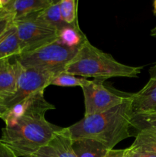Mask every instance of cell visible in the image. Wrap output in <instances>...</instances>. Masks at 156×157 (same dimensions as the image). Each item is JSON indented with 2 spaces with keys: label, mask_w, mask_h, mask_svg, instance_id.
Listing matches in <instances>:
<instances>
[{
  "label": "cell",
  "mask_w": 156,
  "mask_h": 157,
  "mask_svg": "<svg viewBox=\"0 0 156 157\" xmlns=\"http://www.w3.org/2000/svg\"><path fill=\"white\" fill-rule=\"evenodd\" d=\"M133 113L150 112L156 107V79L150 78L137 93L132 94Z\"/></svg>",
  "instance_id": "8fae6325"
},
{
  "label": "cell",
  "mask_w": 156,
  "mask_h": 157,
  "mask_svg": "<svg viewBox=\"0 0 156 157\" xmlns=\"http://www.w3.org/2000/svg\"><path fill=\"white\" fill-rule=\"evenodd\" d=\"M13 16L3 7L0 6V37L13 25Z\"/></svg>",
  "instance_id": "ffe728a7"
},
{
  "label": "cell",
  "mask_w": 156,
  "mask_h": 157,
  "mask_svg": "<svg viewBox=\"0 0 156 157\" xmlns=\"http://www.w3.org/2000/svg\"><path fill=\"white\" fill-rule=\"evenodd\" d=\"M85 38L87 37L80 29L67 26L58 32V41L67 47L78 48Z\"/></svg>",
  "instance_id": "2e32d148"
},
{
  "label": "cell",
  "mask_w": 156,
  "mask_h": 157,
  "mask_svg": "<svg viewBox=\"0 0 156 157\" xmlns=\"http://www.w3.org/2000/svg\"><path fill=\"white\" fill-rule=\"evenodd\" d=\"M78 4L76 0H60L59 6L61 17L69 26L80 29L78 21Z\"/></svg>",
  "instance_id": "9a60e30c"
},
{
  "label": "cell",
  "mask_w": 156,
  "mask_h": 157,
  "mask_svg": "<svg viewBox=\"0 0 156 157\" xmlns=\"http://www.w3.org/2000/svg\"><path fill=\"white\" fill-rule=\"evenodd\" d=\"M59 2L60 0L54 1L44 10L33 15L35 19L41 25L58 32L67 26H69L64 22L61 17Z\"/></svg>",
  "instance_id": "4fadbf2b"
},
{
  "label": "cell",
  "mask_w": 156,
  "mask_h": 157,
  "mask_svg": "<svg viewBox=\"0 0 156 157\" xmlns=\"http://www.w3.org/2000/svg\"><path fill=\"white\" fill-rule=\"evenodd\" d=\"M0 157H17L12 150L5 145L0 140Z\"/></svg>",
  "instance_id": "7402d4cb"
},
{
  "label": "cell",
  "mask_w": 156,
  "mask_h": 157,
  "mask_svg": "<svg viewBox=\"0 0 156 157\" xmlns=\"http://www.w3.org/2000/svg\"><path fill=\"white\" fill-rule=\"evenodd\" d=\"M123 157H156V154L131 146L128 148L125 149Z\"/></svg>",
  "instance_id": "44dd1931"
},
{
  "label": "cell",
  "mask_w": 156,
  "mask_h": 157,
  "mask_svg": "<svg viewBox=\"0 0 156 157\" xmlns=\"http://www.w3.org/2000/svg\"><path fill=\"white\" fill-rule=\"evenodd\" d=\"M150 112H154V113H156V107H154V108L153 109V110H151V111H150Z\"/></svg>",
  "instance_id": "4316f807"
},
{
  "label": "cell",
  "mask_w": 156,
  "mask_h": 157,
  "mask_svg": "<svg viewBox=\"0 0 156 157\" xmlns=\"http://www.w3.org/2000/svg\"><path fill=\"white\" fill-rule=\"evenodd\" d=\"M8 110H9V107L6 105V102L3 100L0 99V118L2 119L3 117L6 115V113H7Z\"/></svg>",
  "instance_id": "cb8c5ba5"
},
{
  "label": "cell",
  "mask_w": 156,
  "mask_h": 157,
  "mask_svg": "<svg viewBox=\"0 0 156 157\" xmlns=\"http://www.w3.org/2000/svg\"><path fill=\"white\" fill-rule=\"evenodd\" d=\"M54 109L44 92L10 107L2 117L6 127L2 129L0 140L17 157H30L62 128L46 120L45 113Z\"/></svg>",
  "instance_id": "6da1fadb"
},
{
  "label": "cell",
  "mask_w": 156,
  "mask_h": 157,
  "mask_svg": "<svg viewBox=\"0 0 156 157\" xmlns=\"http://www.w3.org/2000/svg\"><path fill=\"white\" fill-rule=\"evenodd\" d=\"M87 78H80L70 75L65 71L58 74L54 77L51 81L50 85L58 86V87H82L86 81Z\"/></svg>",
  "instance_id": "d6986e66"
},
{
  "label": "cell",
  "mask_w": 156,
  "mask_h": 157,
  "mask_svg": "<svg viewBox=\"0 0 156 157\" xmlns=\"http://www.w3.org/2000/svg\"><path fill=\"white\" fill-rule=\"evenodd\" d=\"M78 48H70L57 41L37 50L20 54L15 61L24 67H32L58 75L65 71L78 52Z\"/></svg>",
  "instance_id": "277c9868"
},
{
  "label": "cell",
  "mask_w": 156,
  "mask_h": 157,
  "mask_svg": "<svg viewBox=\"0 0 156 157\" xmlns=\"http://www.w3.org/2000/svg\"><path fill=\"white\" fill-rule=\"evenodd\" d=\"M72 147L77 157H105L110 151L102 144L89 138L72 139Z\"/></svg>",
  "instance_id": "7c38bea8"
},
{
  "label": "cell",
  "mask_w": 156,
  "mask_h": 157,
  "mask_svg": "<svg viewBox=\"0 0 156 157\" xmlns=\"http://www.w3.org/2000/svg\"><path fill=\"white\" fill-rule=\"evenodd\" d=\"M131 146L156 154V130L145 129L138 131Z\"/></svg>",
  "instance_id": "e0dca14e"
},
{
  "label": "cell",
  "mask_w": 156,
  "mask_h": 157,
  "mask_svg": "<svg viewBox=\"0 0 156 157\" xmlns=\"http://www.w3.org/2000/svg\"><path fill=\"white\" fill-rule=\"evenodd\" d=\"M2 6V0H0V6Z\"/></svg>",
  "instance_id": "83f0119b"
},
{
  "label": "cell",
  "mask_w": 156,
  "mask_h": 157,
  "mask_svg": "<svg viewBox=\"0 0 156 157\" xmlns=\"http://www.w3.org/2000/svg\"><path fill=\"white\" fill-rule=\"evenodd\" d=\"M142 67L126 65L116 61L91 44L87 38L79 47L74 58L66 66L64 71L80 78L107 80L111 78H138Z\"/></svg>",
  "instance_id": "3957f363"
},
{
  "label": "cell",
  "mask_w": 156,
  "mask_h": 157,
  "mask_svg": "<svg viewBox=\"0 0 156 157\" xmlns=\"http://www.w3.org/2000/svg\"><path fill=\"white\" fill-rule=\"evenodd\" d=\"M124 153H125V149H122V150L113 149L108 152L105 157H123Z\"/></svg>",
  "instance_id": "603a6c76"
},
{
  "label": "cell",
  "mask_w": 156,
  "mask_h": 157,
  "mask_svg": "<svg viewBox=\"0 0 156 157\" xmlns=\"http://www.w3.org/2000/svg\"><path fill=\"white\" fill-rule=\"evenodd\" d=\"M105 80H87L81 87L84 98V117L102 113L122 104L132 94L118 91L104 84Z\"/></svg>",
  "instance_id": "5b68a950"
},
{
  "label": "cell",
  "mask_w": 156,
  "mask_h": 157,
  "mask_svg": "<svg viewBox=\"0 0 156 157\" xmlns=\"http://www.w3.org/2000/svg\"><path fill=\"white\" fill-rule=\"evenodd\" d=\"M153 12H154V15L156 16V1L153 2ZM151 36L156 38V26L151 30Z\"/></svg>",
  "instance_id": "d4e9b609"
},
{
  "label": "cell",
  "mask_w": 156,
  "mask_h": 157,
  "mask_svg": "<svg viewBox=\"0 0 156 157\" xmlns=\"http://www.w3.org/2000/svg\"><path fill=\"white\" fill-rule=\"evenodd\" d=\"M21 54L19 40L15 25L0 37V60L16 57Z\"/></svg>",
  "instance_id": "5bb4252c"
},
{
  "label": "cell",
  "mask_w": 156,
  "mask_h": 157,
  "mask_svg": "<svg viewBox=\"0 0 156 157\" xmlns=\"http://www.w3.org/2000/svg\"><path fill=\"white\" fill-rule=\"evenodd\" d=\"M131 125L132 130H134L136 133L145 129L156 130V113L145 112L134 113L132 117Z\"/></svg>",
  "instance_id": "ac0fdd59"
},
{
  "label": "cell",
  "mask_w": 156,
  "mask_h": 157,
  "mask_svg": "<svg viewBox=\"0 0 156 157\" xmlns=\"http://www.w3.org/2000/svg\"><path fill=\"white\" fill-rule=\"evenodd\" d=\"M17 84V70L15 61L10 58L0 60V99L6 101L15 93Z\"/></svg>",
  "instance_id": "30bf717a"
},
{
  "label": "cell",
  "mask_w": 156,
  "mask_h": 157,
  "mask_svg": "<svg viewBox=\"0 0 156 157\" xmlns=\"http://www.w3.org/2000/svg\"><path fill=\"white\" fill-rule=\"evenodd\" d=\"M21 48V54L33 52L57 41L58 32L38 22L34 15L14 21Z\"/></svg>",
  "instance_id": "52a82bcc"
},
{
  "label": "cell",
  "mask_w": 156,
  "mask_h": 157,
  "mask_svg": "<svg viewBox=\"0 0 156 157\" xmlns=\"http://www.w3.org/2000/svg\"><path fill=\"white\" fill-rule=\"evenodd\" d=\"M150 73V78H153V79H156V69L151 67L149 70Z\"/></svg>",
  "instance_id": "484cf974"
},
{
  "label": "cell",
  "mask_w": 156,
  "mask_h": 157,
  "mask_svg": "<svg viewBox=\"0 0 156 157\" xmlns=\"http://www.w3.org/2000/svg\"><path fill=\"white\" fill-rule=\"evenodd\" d=\"M131 96L122 104L102 113L84 117L69 127L72 139L89 138L113 150L121 141L131 136L133 114Z\"/></svg>",
  "instance_id": "7a4b0ae2"
},
{
  "label": "cell",
  "mask_w": 156,
  "mask_h": 157,
  "mask_svg": "<svg viewBox=\"0 0 156 157\" xmlns=\"http://www.w3.org/2000/svg\"><path fill=\"white\" fill-rule=\"evenodd\" d=\"M152 67H154V68L156 69V62H155V64H154V66H152Z\"/></svg>",
  "instance_id": "f1b7e54d"
},
{
  "label": "cell",
  "mask_w": 156,
  "mask_h": 157,
  "mask_svg": "<svg viewBox=\"0 0 156 157\" xmlns=\"http://www.w3.org/2000/svg\"><path fill=\"white\" fill-rule=\"evenodd\" d=\"M54 2V0H2V6L15 21L44 10Z\"/></svg>",
  "instance_id": "9c48e42d"
},
{
  "label": "cell",
  "mask_w": 156,
  "mask_h": 157,
  "mask_svg": "<svg viewBox=\"0 0 156 157\" xmlns=\"http://www.w3.org/2000/svg\"><path fill=\"white\" fill-rule=\"evenodd\" d=\"M17 70L16 90L13 96L6 101L9 108L17 105L36 94L44 92L56 75L51 72L32 67H24L15 60Z\"/></svg>",
  "instance_id": "8992f818"
},
{
  "label": "cell",
  "mask_w": 156,
  "mask_h": 157,
  "mask_svg": "<svg viewBox=\"0 0 156 157\" xmlns=\"http://www.w3.org/2000/svg\"><path fill=\"white\" fill-rule=\"evenodd\" d=\"M30 157H77L72 147V137L68 127H62L44 147Z\"/></svg>",
  "instance_id": "ba28073f"
}]
</instances>
